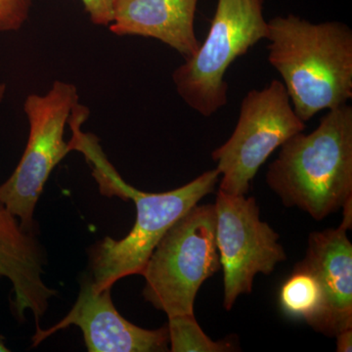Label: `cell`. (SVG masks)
<instances>
[{
	"instance_id": "obj_2",
	"label": "cell",
	"mask_w": 352,
	"mask_h": 352,
	"mask_svg": "<svg viewBox=\"0 0 352 352\" xmlns=\"http://www.w3.org/2000/svg\"><path fill=\"white\" fill-rule=\"evenodd\" d=\"M268 62L282 78L298 117L307 122L352 98V31L338 21L289 14L268 21Z\"/></svg>"
},
{
	"instance_id": "obj_15",
	"label": "cell",
	"mask_w": 352,
	"mask_h": 352,
	"mask_svg": "<svg viewBox=\"0 0 352 352\" xmlns=\"http://www.w3.org/2000/svg\"><path fill=\"white\" fill-rule=\"evenodd\" d=\"M32 0H0V32L19 31L29 19Z\"/></svg>"
},
{
	"instance_id": "obj_17",
	"label": "cell",
	"mask_w": 352,
	"mask_h": 352,
	"mask_svg": "<svg viewBox=\"0 0 352 352\" xmlns=\"http://www.w3.org/2000/svg\"><path fill=\"white\" fill-rule=\"evenodd\" d=\"M337 338L338 352H351L352 351V328L342 331L336 336Z\"/></svg>"
},
{
	"instance_id": "obj_16",
	"label": "cell",
	"mask_w": 352,
	"mask_h": 352,
	"mask_svg": "<svg viewBox=\"0 0 352 352\" xmlns=\"http://www.w3.org/2000/svg\"><path fill=\"white\" fill-rule=\"evenodd\" d=\"M82 2L94 25L109 27L113 19L115 0H82Z\"/></svg>"
},
{
	"instance_id": "obj_11",
	"label": "cell",
	"mask_w": 352,
	"mask_h": 352,
	"mask_svg": "<svg viewBox=\"0 0 352 352\" xmlns=\"http://www.w3.org/2000/svg\"><path fill=\"white\" fill-rule=\"evenodd\" d=\"M200 0H115L109 30L117 36H138L161 41L184 60L195 56V16Z\"/></svg>"
},
{
	"instance_id": "obj_20",
	"label": "cell",
	"mask_w": 352,
	"mask_h": 352,
	"mask_svg": "<svg viewBox=\"0 0 352 352\" xmlns=\"http://www.w3.org/2000/svg\"><path fill=\"white\" fill-rule=\"evenodd\" d=\"M6 94V85L4 83H0V104L3 101Z\"/></svg>"
},
{
	"instance_id": "obj_4",
	"label": "cell",
	"mask_w": 352,
	"mask_h": 352,
	"mask_svg": "<svg viewBox=\"0 0 352 352\" xmlns=\"http://www.w3.org/2000/svg\"><path fill=\"white\" fill-rule=\"evenodd\" d=\"M221 268L214 205H196L166 231L146 263L143 296L168 317L194 314L204 282Z\"/></svg>"
},
{
	"instance_id": "obj_6",
	"label": "cell",
	"mask_w": 352,
	"mask_h": 352,
	"mask_svg": "<svg viewBox=\"0 0 352 352\" xmlns=\"http://www.w3.org/2000/svg\"><path fill=\"white\" fill-rule=\"evenodd\" d=\"M305 129V122L294 111L281 80L248 92L233 133L212 154L221 176L219 191L247 195L270 155Z\"/></svg>"
},
{
	"instance_id": "obj_1",
	"label": "cell",
	"mask_w": 352,
	"mask_h": 352,
	"mask_svg": "<svg viewBox=\"0 0 352 352\" xmlns=\"http://www.w3.org/2000/svg\"><path fill=\"white\" fill-rule=\"evenodd\" d=\"M88 115L87 107L78 105L69 116V151L80 152L85 156L102 195L133 201L136 208L135 223L126 237L120 240L105 238L92 252V280L95 291L100 292L113 288L122 278L142 274L160 240L201 199L214 193L220 173L217 168L206 171L184 186L164 193L140 191L122 179L106 157L96 136L82 131Z\"/></svg>"
},
{
	"instance_id": "obj_19",
	"label": "cell",
	"mask_w": 352,
	"mask_h": 352,
	"mask_svg": "<svg viewBox=\"0 0 352 352\" xmlns=\"http://www.w3.org/2000/svg\"><path fill=\"white\" fill-rule=\"evenodd\" d=\"M10 351V349L6 346V339H4L3 336L0 335V352H8Z\"/></svg>"
},
{
	"instance_id": "obj_12",
	"label": "cell",
	"mask_w": 352,
	"mask_h": 352,
	"mask_svg": "<svg viewBox=\"0 0 352 352\" xmlns=\"http://www.w3.org/2000/svg\"><path fill=\"white\" fill-rule=\"evenodd\" d=\"M45 263L41 247L32 232H28L0 204V277L12 283L15 300L14 309L19 318L30 310L39 322L47 310L51 298L57 295L43 279Z\"/></svg>"
},
{
	"instance_id": "obj_13",
	"label": "cell",
	"mask_w": 352,
	"mask_h": 352,
	"mask_svg": "<svg viewBox=\"0 0 352 352\" xmlns=\"http://www.w3.org/2000/svg\"><path fill=\"white\" fill-rule=\"evenodd\" d=\"M279 305L284 314L303 319L311 326L320 314L323 296L316 278L307 270L295 265L293 272L282 285Z\"/></svg>"
},
{
	"instance_id": "obj_8",
	"label": "cell",
	"mask_w": 352,
	"mask_h": 352,
	"mask_svg": "<svg viewBox=\"0 0 352 352\" xmlns=\"http://www.w3.org/2000/svg\"><path fill=\"white\" fill-rule=\"evenodd\" d=\"M217 244L223 270V307L251 294L256 275H270L287 259L279 234L261 219L256 198L219 191L214 204Z\"/></svg>"
},
{
	"instance_id": "obj_18",
	"label": "cell",
	"mask_w": 352,
	"mask_h": 352,
	"mask_svg": "<svg viewBox=\"0 0 352 352\" xmlns=\"http://www.w3.org/2000/svg\"><path fill=\"white\" fill-rule=\"evenodd\" d=\"M342 208V223L340 226H344L347 230H351L352 226V197L344 204Z\"/></svg>"
},
{
	"instance_id": "obj_9",
	"label": "cell",
	"mask_w": 352,
	"mask_h": 352,
	"mask_svg": "<svg viewBox=\"0 0 352 352\" xmlns=\"http://www.w3.org/2000/svg\"><path fill=\"white\" fill-rule=\"evenodd\" d=\"M111 289L95 291L91 275L83 278L75 305L53 327L38 329L32 338L34 346L58 331L76 326L90 352L170 351L168 327L146 330L127 321L113 305Z\"/></svg>"
},
{
	"instance_id": "obj_14",
	"label": "cell",
	"mask_w": 352,
	"mask_h": 352,
	"mask_svg": "<svg viewBox=\"0 0 352 352\" xmlns=\"http://www.w3.org/2000/svg\"><path fill=\"white\" fill-rule=\"evenodd\" d=\"M170 338V351L226 352L233 351L227 340L214 342L206 335L194 314L168 317L166 325Z\"/></svg>"
},
{
	"instance_id": "obj_7",
	"label": "cell",
	"mask_w": 352,
	"mask_h": 352,
	"mask_svg": "<svg viewBox=\"0 0 352 352\" xmlns=\"http://www.w3.org/2000/svg\"><path fill=\"white\" fill-rule=\"evenodd\" d=\"M78 103V89L56 80L44 95L27 97L24 111L30 124L29 139L12 175L0 185V204L20 226L32 232L36 203L52 170L69 154L65 126Z\"/></svg>"
},
{
	"instance_id": "obj_10",
	"label": "cell",
	"mask_w": 352,
	"mask_h": 352,
	"mask_svg": "<svg viewBox=\"0 0 352 352\" xmlns=\"http://www.w3.org/2000/svg\"><path fill=\"white\" fill-rule=\"evenodd\" d=\"M311 273L323 296L320 314L310 327L328 337L352 328V245L347 229L309 234L305 258L296 264Z\"/></svg>"
},
{
	"instance_id": "obj_5",
	"label": "cell",
	"mask_w": 352,
	"mask_h": 352,
	"mask_svg": "<svg viewBox=\"0 0 352 352\" xmlns=\"http://www.w3.org/2000/svg\"><path fill=\"white\" fill-rule=\"evenodd\" d=\"M265 0H217L207 38L195 56L173 72L176 91L190 108L212 117L228 102L227 69L266 39Z\"/></svg>"
},
{
	"instance_id": "obj_3",
	"label": "cell",
	"mask_w": 352,
	"mask_h": 352,
	"mask_svg": "<svg viewBox=\"0 0 352 352\" xmlns=\"http://www.w3.org/2000/svg\"><path fill=\"white\" fill-rule=\"evenodd\" d=\"M266 173L268 187L285 207L322 220L352 197V107L327 111L310 133L281 146Z\"/></svg>"
}]
</instances>
